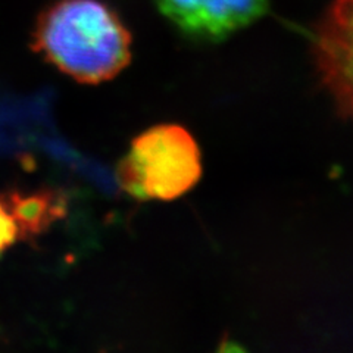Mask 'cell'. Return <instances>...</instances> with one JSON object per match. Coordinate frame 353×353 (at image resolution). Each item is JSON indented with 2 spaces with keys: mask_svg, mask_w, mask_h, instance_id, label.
<instances>
[{
  "mask_svg": "<svg viewBox=\"0 0 353 353\" xmlns=\"http://www.w3.org/2000/svg\"><path fill=\"white\" fill-rule=\"evenodd\" d=\"M34 49L75 81L112 80L131 59V36L101 0H57L37 18Z\"/></svg>",
  "mask_w": 353,
  "mask_h": 353,
  "instance_id": "6da1fadb",
  "label": "cell"
},
{
  "mask_svg": "<svg viewBox=\"0 0 353 353\" xmlns=\"http://www.w3.org/2000/svg\"><path fill=\"white\" fill-rule=\"evenodd\" d=\"M201 175V149L189 131L175 124L143 132L118 165L121 189L139 201H174L194 187Z\"/></svg>",
  "mask_w": 353,
  "mask_h": 353,
  "instance_id": "7a4b0ae2",
  "label": "cell"
},
{
  "mask_svg": "<svg viewBox=\"0 0 353 353\" xmlns=\"http://www.w3.org/2000/svg\"><path fill=\"white\" fill-rule=\"evenodd\" d=\"M321 81L345 117L353 118V0H333L314 40Z\"/></svg>",
  "mask_w": 353,
  "mask_h": 353,
  "instance_id": "3957f363",
  "label": "cell"
},
{
  "mask_svg": "<svg viewBox=\"0 0 353 353\" xmlns=\"http://www.w3.org/2000/svg\"><path fill=\"white\" fill-rule=\"evenodd\" d=\"M157 5L184 34L215 41L261 18L268 0H157Z\"/></svg>",
  "mask_w": 353,
  "mask_h": 353,
  "instance_id": "277c9868",
  "label": "cell"
},
{
  "mask_svg": "<svg viewBox=\"0 0 353 353\" xmlns=\"http://www.w3.org/2000/svg\"><path fill=\"white\" fill-rule=\"evenodd\" d=\"M2 197L18 227L19 240L43 234L66 212V199L59 190L9 192Z\"/></svg>",
  "mask_w": 353,
  "mask_h": 353,
  "instance_id": "5b68a950",
  "label": "cell"
},
{
  "mask_svg": "<svg viewBox=\"0 0 353 353\" xmlns=\"http://www.w3.org/2000/svg\"><path fill=\"white\" fill-rule=\"evenodd\" d=\"M17 240H19L18 227L9 212L2 194H0V255L12 246Z\"/></svg>",
  "mask_w": 353,
  "mask_h": 353,
  "instance_id": "8992f818",
  "label": "cell"
}]
</instances>
